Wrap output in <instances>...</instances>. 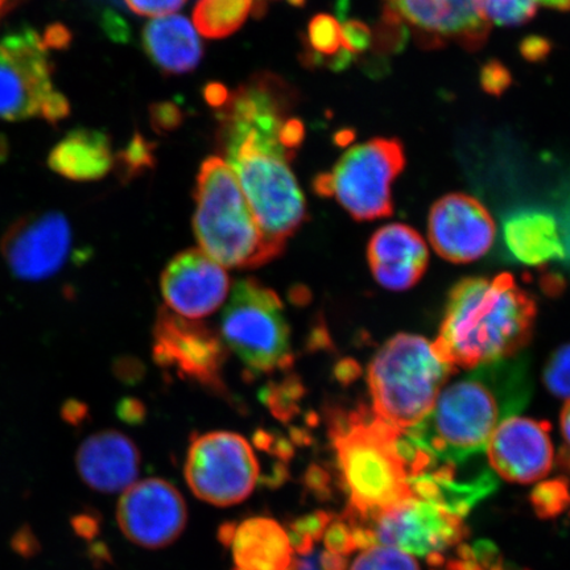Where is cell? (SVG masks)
Listing matches in <instances>:
<instances>
[{
    "mask_svg": "<svg viewBox=\"0 0 570 570\" xmlns=\"http://www.w3.org/2000/svg\"><path fill=\"white\" fill-rule=\"evenodd\" d=\"M259 462L238 433L217 431L191 439L185 479L194 494L218 508L244 502L259 480Z\"/></svg>",
    "mask_w": 570,
    "mask_h": 570,
    "instance_id": "11",
    "label": "cell"
},
{
    "mask_svg": "<svg viewBox=\"0 0 570 570\" xmlns=\"http://www.w3.org/2000/svg\"><path fill=\"white\" fill-rule=\"evenodd\" d=\"M71 248V229L59 212L27 214L0 240L6 265L20 281L41 282L59 273Z\"/></svg>",
    "mask_w": 570,
    "mask_h": 570,
    "instance_id": "15",
    "label": "cell"
},
{
    "mask_svg": "<svg viewBox=\"0 0 570 570\" xmlns=\"http://www.w3.org/2000/svg\"><path fill=\"white\" fill-rule=\"evenodd\" d=\"M118 412L119 416L128 423H137L145 415V410L140 407V404L137 401H130V399L119 405Z\"/></svg>",
    "mask_w": 570,
    "mask_h": 570,
    "instance_id": "43",
    "label": "cell"
},
{
    "mask_svg": "<svg viewBox=\"0 0 570 570\" xmlns=\"http://www.w3.org/2000/svg\"><path fill=\"white\" fill-rule=\"evenodd\" d=\"M128 9L140 17L160 18L173 16L187 0H125Z\"/></svg>",
    "mask_w": 570,
    "mask_h": 570,
    "instance_id": "37",
    "label": "cell"
},
{
    "mask_svg": "<svg viewBox=\"0 0 570 570\" xmlns=\"http://www.w3.org/2000/svg\"><path fill=\"white\" fill-rule=\"evenodd\" d=\"M160 289L169 311L185 318L202 320L226 303L230 277L203 249L188 248L164 268Z\"/></svg>",
    "mask_w": 570,
    "mask_h": 570,
    "instance_id": "17",
    "label": "cell"
},
{
    "mask_svg": "<svg viewBox=\"0 0 570 570\" xmlns=\"http://www.w3.org/2000/svg\"><path fill=\"white\" fill-rule=\"evenodd\" d=\"M154 360L183 381L223 394L227 348L219 333L199 320L176 315L161 306L154 331Z\"/></svg>",
    "mask_w": 570,
    "mask_h": 570,
    "instance_id": "12",
    "label": "cell"
},
{
    "mask_svg": "<svg viewBox=\"0 0 570 570\" xmlns=\"http://www.w3.org/2000/svg\"><path fill=\"white\" fill-rule=\"evenodd\" d=\"M354 132L352 130H342L336 135V142L338 146H347L353 141Z\"/></svg>",
    "mask_w": 570,
    "mask_h": 570,
    "instance_id": "50",
    "label": "cell"
},
{
    "mask_svg": "<svg viewBox=\"0 0 570 570\" xmlns=\"http://www.w3.org/2000/svg\"><path fill=\"white\" fill-rule=\"evenodd\" d=\"M544 383L558 397H570V344L556 351L544 368Z\"/></svg>",
    "mask_w": 570,
    "mask_h": 570,
    "instance_id": "33",
    "label": "cell"
},
{
    "mask_svg": "<svg viewBox=\"0 0 570 570\" xmlns=\"http://www.w3.org/2000/svg\"><path fill=\"white\" fill-rule=\"evenodd\" d=\"M561 431L564 434L568 445L570 446V399L561 412Z\"/></svg>",
    "mask_w": 570,
    "mask_h": 570,
    "instance_id": "49",
    "label": "cell"
},
{
    "mask_svg": "<svg viewBox=\"0 0 570 570\" xmlns=\"http://www.w3.org/2000/svg\"><path fill=\"white\" fill-rule=\"evenodd\" d=\"M568 459H569V465H570V458H568Z\"/></svg>",
    "mask_w": 570,
    "mask_h": 570,
    "instance_id": "53",
    "label": "cell"
},
{
    "mask_svg": "<svg viewBox=\"0 0 570 570\" xmlns=\"http://www.w3.org/2000/svg\"><path fill=\"white\" fill-rule=\"evenodd\" d=\"M531 502L540 517L559 515L570 503L568 483L562 480H554L539 484L532 491Z\"/></svg>",
    "mask_w": 570,
    "mask_h": 570,
    "instance_id": "32",
    "label": "cell"
},
{
    "mask_svg": "<svg viewBox=\"0 0 570 570\" xmlns=\"http://www.w3.org/2000/svg\"><path fill=\"white\" fill-rule=\"evenodd\" d=\"M77 472L92 490L117 493L132 487L139 474L140 453L130 438L107 430L91 434L78 448Z\"/></svg>",
    "mask_w": 570,
    "mask_h": 570,
    "instance_id": "20",
    "label": "cell"
},
{
    "mask_svg": "<svg viewBox=\"0 0 570 570\" xmlns=\"http://www.w3.org/2000/svg\"><path fill=\"white\" fill-rule=\"evenodd\" d=\"M493 217L479 199L451 194L434 203L428 217V235L436 253L448 262L469 263L487 254L495 239Z\"/></svg>",
    "mask_w": 570,
    "mask_h": 570,
    "instance_id": "18",
    "label": "cell"
},
{
    "mask_svg": "<svg viewBox=\"0 0 570 570\" xmlns=\"http://www.w3.org/2000/svg\"><path fill=\"white\" fill-rule=\"evenodd\" d=\"M24 2L26 0H0V21L10 16L12 11H16Z\"/></svg>",
    "mask_w": 570,
    "mask_h": 570,
    "instance_id": "48",
    "label": "cell"
},
{
    "mask_svg": "<svg viewBox=\"0 0 570 570\" xmlns=\"http://www.w3.org/2000/svg\"><path fill=\"white\" fill-rule=\"evenodd\" d=\"M306 36V47L321 56L336 55L342 46L341 24L336 18L327 13H318L311 20Z\"/></svg>",
    "mask_w": 570,
    "mask_h": 570,
    "instance_id": "30",
    "label": "cell"
},
{
    "mask_svg": "<svg viewBox=\"0 0 570 570\" xmlns=\"http://www.w3.org/2000/svg\"><path fill=\"white\" fill-rule=\"evenodd\" d=\"M538 4L552 11L570 12V0H538Z\"/></svg>",
    "mask_w": 570,
    "mask_h": 570,
    "instance_id": "47",
    "label": "cell"
},
{
    "mask_svg": "<svg viewBox=\"0 0 570 570\" xmlns=\"http://www.w3.org/2000/svg\"><path fill=\"white\" fill-rule=\"evenodd\" d=\"M256 0H198L194 26L206 39H224L245 24Z\"/></svg>",
    "mask_w": 570,
    "mask_h": 570,
    "instance_id": "26",
    "label": "cell"
},
{
    "mask_svg": "<svg viewBox=\"0 0 570 570\" xmlns=\"http://www.w3.org/2000/svg\"><path fill=\"white\" fill-rule=\"evenodd\" d=\"M219 336L253 374L282 372L294 363L284 304L274 289L252 277L235 284L220 317Z\"/></svg>",
    "mask_w": 570,
    "mask_h": 570,
    "instance_id": "6",
    "label": "cell"
},
{
    "mask_svg": "<svg viewBox=\"0 0 570 570\" xmlns=\"http://www.w3.org/2000/svg\"><path fill=\"white\" fill-rule=\"evenodd\" d=\"M348 524L365 530L372 547L396 548L431 560H440L441 553L465 537L461 517L419 498L384 510L366 522Z\"/></svg>",
    "mask_w": 570,
    "mask_h": 570,
    "instance_id": "13",
    "label": "cell"
},
{
    "mask_svg": "<svg viewBox=\"0 0 570 570\" xmlns=\"http://www.w3.org/2000/svg\"><path fill=\"white\" fill-rule=\"evenodd\" d=\"M530 394L522 361L490 363L441 390L423 422L404 434L434 466L460 465L487 451L497 428L522 411Z\"/></svg>",
    "mask_w": 570,
    "mask_h": 570,
    "instance_id": "1",
    "label": "cell"
},
{
    "mask_svg": "<svg viewBox=\"0 0 570 570\" xmlns=\"http://www.w3.org/2000/svg\"><path fill=\"white\" fill-rule=\"evenodd\" d=\"M384 9L394 11L424 48L455 42L473 52L491 31L487 0H384Z\"/></svg>",
    "mask_w": 570,
    "mask_h": 570,
    "instance_id": "14",
    "label": "cell"
},
{
    "mask_svg": "<svg viewBox=\"0 0 570 570\" xmlns=\"http://www.w3.org/2000/svg\"><path fill=\"white\" fill-rule=\"evenodd\" d=\"M552 48V42L544 38V36L530 35L520 41L519 52L525 61L539 63L550 57Z\"/></svg>",
    "mask_w": 570,
    "mask_h": 570,
    "instance_id": "39",
    "label": "cell"
},
{
    "mask_svg": "<svg viewBox=\"0 0 570 570\" xmlns=\"http://www.w3.org/2000/svg\"><path fill=\"white\" fill-rule=\"evenodd\" d=\"M341 39L342 47L348 53H365L373 46V31L361 20H346L341 26Z\"/></svg>",
    "mask_w": 570,
    "mask_h": 570,
    "instance_id": "35",
    "label": "cell"
},
{
    "mask_svg": "<svg viewBox=\"0 0 570 570\" xmlns=\"http://www.w3.org/2000/svg\"><path fill=\"white\" fill-rule=\"evenodd\" d=\"M12 548L13 551L24 556V558H30V556L39 551L38 540L33 538L32 531L28 529H21L16 537H13Z\"/></svg>",
    "mask_w": 570,
    "mask_h": 570,
    "instance_id": "40",
    "label": "cell"
},
{
    "mask_svg": "<svg viewBox=\"0 0 570 570\" xmlns=\"http://www.w3.org/2000/svg\"><path fill=\"white\" fill-rule=\"evenodd\" d=\"M204 97L206 102L219 110L220 107L226 105L227 99L230 97V92L227 91L224 85L209 83L204 90Z\"/></svg>",
    "mask_w": 570,
    "mask_h": 570,
    "instance_id": "42",
    "label": "cell"
},
{
    "mask_svg": "<svg viewBox=\"0 0 570 570\" xmlns=\"http://www.w3.org/2000/svg\"><path fill=\"white\" fill-rule=\"evenodd\" d=\"M351 570H420L410 554L391 547H372L358 556Z\"/></svg>",
    "mask_w": 570,
    "mask_h": 570,
    "instance_id": "31",
    "label": "cell"
},
{
    "mask_svg": "<svg viewBox=\"0 0 570 570\" xmlns=\"http://www.w3.org/2000/svg\"><path fill=\"white\" fill-rule=\"evenodd\" d=\"M233 556L237 570H291L292 543L275 520L248 519L230 530ZM225 539V540H226Z\"/></svg>",
    "mask_w": 570,
    "mask_h": 570,
    "instance_id": "24",
    "label": "cell"
},
{
    "mask_svg": "<svg viewBox=\"0 0 570 570\" xmlns=\"http://www.w3.org/2000/svg\"><path fill=\"white\" fill-rule=\"evenodd\" d=\"M503 235L510 253L524 265H546L567 256L558 219L550 212L525 208L511 213Z\"/></svg>",
    "mask_w": 570,
    "mask_h": 570,
    "instance_id": "23",
    "label": "cell"
},
{
    "mask_svg": "<svg viewBox=\"0 0 570 570\" xmlns=\"http://www.w3.org/2000/svg\"><path fill=\"white\" fill-rule=\"evenodd\" d=\"M405 168L399 139L375 138L342 155L331 174H320L313 189L321 197H336L355 220L390 217L394 212L392 184Z\"/></svg>",
    "mask_w": 570,
    "mask_h": 570,
    "instance_id": "8",
    "label": "cell"
},
{
    "mask_svg": "<svg viewBox=\"0 0 570 570\" xmlns=\"http://www.w3.org/2000/svg\"><path fill=\"white\" fill-rule=\"evenodd\" d=\"M265 2H267V0H258V2H256L255 13L262 12L263 9H265ZM287 2L292 6L301 7L305 3V0H287Z\"/></svg>",
    "mask_w": 570,
    "mask_h": 570,
    "instance_id": "51",
    "label": "cell"
},
{
    "mask_svg": "<svg viewBox=\"0 0 570 570\" xmlns=\"http://www.w3.org/2000/svg\"><path fill=\"white\" fill-rule=\"evenodd\" d=\"M410 28L394 11L384 9L380 23L373 32V48L376 55H396L404 51L410 40Z\"/></svg>",
    "mask_w": 570,
    "mask_h": 570,
    "instance_id": "28",
    "label": "cell"
},
{
    "mask_svg": "<svg viewBox=\"0 0 570 570\" xmlns=\"http://www.w3.org/2000/svg\"><path fill=\"white\" fill-rule=\"evenodd\" d=\"M301 570H317L315 560L312 558L305 559L302 562Z\"/></svg>",
    "mask_w": 570,
    "mask_h": 570,
    "instance_id": "52",
    "label": "cell"
},
{
    "mask_svg": "<svg viewBox=\"0 0 570 570\" xmlns=\"http://www.w3.org/2000/svg\"><path fill=\"white\" fill-rule=\"evenodd\" d=\"M70 114L66 96L55 88L53 63L45 39L33 30L0 40V118L10 122L41 118L56 125Z\"/></svg>",
    "mask_w": 570,
    "mask_h": 570,
    "instance_id": "9",
    "label": "cell"
},
{
    "mask_svg": "<svg viewBox=\"0 0 570 570\" xmlns=\"http://www.w3.org/2000/svg\"><path fill=\"white\" fill-rule=\"evenodd\" d=\"M155 151V142L142 137L140 132L135 134L125 149L114 158V167L120 180L124 183L135 180L148 169H153L156 163Z\"/></svg>",
    "mask_w": 570,
    "mask_h": 570,
    "instance_id": "27",
    "label": "cell"
},
{
    "mask_svg": "<svg viewBox=\"0 0 570 570\" xmlns=\"http://www.w3.org/2000/svg\"><path fill=\"white\" fill-rule=\"evenodd\" d=\"M321 566H323L324 570H345L347 562L344 556L325 552L321 556Z\"/></svg>",
    "mask_w": 570,
    "mask_h": 570,
    "instance_id": "46",
    "label": "cell"
},
{
    "mask_svg": "<svg viewBox=\"0 0 570 570\" xmlns=\"http://www.w3.org/2000/svg\"><path fill=\"white\" fill-rule=\"evenodd\" d=\"M42 39L48 48H66L69 46L71 35L66 27L56 24L49 28Z\"/></svg>",
    "mask_w": 570,
    "mask_h": 570,
    "instance_id": "41",
    "label": "cell"
},
{
    "mask_svg": "<svg viewBox=\"0 0 570 570\" xmlns=\"http://www.w3.org/2000/svg\"><path fill=\"white\" fill-rule=\"evenodd\" d=\"M538 9V0H487L488 19L499 27L530 23Z\"/></svg>",
    "mask_w": 570,
    "mask_h": 570,
    "instance_id": "29",
    "label": "cell"
},
{
    "mask_svg": "<svg viewBox=\"0 0 570 570\" xmlns=\"http://www.w3.org/2000/svg\"><path fill=\"white\" fill-rule=\"evenodd\" d=\"M327 552L346 556L356 550L351 525L344 522L333 524L326 531Z\"/></svg>",
    "mask_w": 570,
    "mask_h": 570,
    "instance_id": "38",
    "label": "cell"
},
{
    "mask_svg": "<svg viewBox=\"0 0 570 570\" xmlns=\"http://www.w3.org/2000/svg\"><path fill=\"white\" fill-rule=\"evenodd\" d=\"M295 105V89L281 77L255 75L233 91L217 112L219 148L246 141L291 163V156L282 148L279 137L283 126L292 118L291 111Z\"/></svg>",
    "mask_w": 570,
    "mask_h": 570,
    "instance_id": "10",
    "label": "cell"
},
{
    "mask_svg": "<svg viewBox=\"0 0 570 570\" xmlns=\"http://www.w3.org/2000/svg\"><path fill=\"white\" fill-rule=\"evenodd\" d=\"M330 433L348 494V523L366 522L415 498L412 482L430 469L431 460L403 431L362 407L336 413Z\"/></svg>",
    "mask_w": 570,
    "mask_h": 570,
    "instance_id": "2",
    "label": "cell"
},
{
    "mask_svg": "<svg viewBox=\"0 0 570 570\" xmlns=\"http://www.w3.org/2000/svg\"><path fill=\"white\" fill-rule=\"evenodd\" d=\"M537 306L514 277L460 282L446 304L434 351L455 368L514 358L529 344Z\"/></svg>",
    "mask_w": 570,
    "mask_h": 570,
    "instance_id": "3",
    "label": "cell"
},
{
    "mask_svg": "<svg viewBox=\"0 0 570 570\" xmlns=\"http://www.w3.org/2000/svg\"><path fill=\"white\" fill-rule=\"evenodd\" d=\"M194 232L199 249L223 267L258 268L284 249L268 240L223 158L206 159L197 177Z\"/></svg>",
    "mask_w": 570,
    "mask_h": 570,
    "instance_id": "4",
    "label": "cell"
},
{
    "mask_svg": "<svg viewBox=\"0 0 570 570\" xmlns=\"http://www.w3.org/2000/svg\"><path fill=\"white\" fill-rule=\"evenodd\" d=\"M367 258L377 283L392 291H404L422 279L428 265V248L412 227L391 224L370 239Z\"/></svg>",
    "mask_w": 570,
    "mask_h": 570,
    "instance_id": "21",
    "label": "cell"
},
{
    "mask_svg": "<svg viewBox=\"0 0 570 570\" xmlns=\"http://www.w3.org/2000/svg\"><path fill=\"white\" fill-rule=\"evenodd\" d=\"M73 527L75 531L82 538H91L97 533L96 520L87 515L75 518Z\"/></svg>",
    "mask_w": 570,
    "mask_h": 570,
    "instance_id": "45",
    "label": "cell"
},
{
    "mask_svg": "<svg viewBox=\"0 0 570 570\" xmlns=\"http://www.w3.org/2000/svg\"><path fill=\"white\" fill-rule=\"evenodd\" d=\"M141 45L148 59L168 76L189 73L198 67L204 55L195 26L181 16L148 21L141 33Z\"/></svg>",
    "mask_w": 570,
    "mask_h": 570,
    "instance_id": "22",
    "label": "cell"
},
{
    "mask_svg": "<svg viewBox=\"0 0 570 570\" xmlns=\"http://www.w3.org/2000/svg\"><path fill=\"white\" fill-rule=\"evenodd\" d=\"M87 415V407L80 402H69L62 410V416L70 424L81 423Z\"/></svg>",
    "mask_w": 570,
    "mask_h": 570,
    "instance_id": "44",
    "label": "cell"
},
{
    "mask_svg": "<svg viewBox=\"0 0 570 570\" xmlns=\"http://www.w3.org/2000/svg\"><path fill=\"white\" fill-rule=\"evenodd\" d=\"M184 114L174 102H159L149 107V124L158 134H169L183 125Z\"/></svg>",
    "mask_w": 570,
    "mask_h": 570,
    "instance_id": "36",
    "label": "cell"
},
{
    "mask_svg": "<svg viewBox=\"0 0 570 570\" xmlns=\"http://www.w3.org/2000/svg\"><path fill=\"white\" fill-rule=\"evenodd\" d=\"M480 85L487 95L501 97L512 85L511 71L499 60H489L480 70Z\"/></svg>",
    "mask_w": 570,
    "mask_h": 570,
    "instance_id": "34",
    "label": "cell"
},
{
    "mask_svg": "<svg viewBox=\"0 0 570 570\" xmlns=\"http://www.w3.org/2000/svg\"><path fill=\"white\" fill-rule=\"evenodd\" d=\"M455 372L425 338L399 334L368 366L373 412L396 430L410 431L428 416Z\"/></svg>",
    "mask_w": 570,
    "mask_h": 570,
    "instance_id": "5",
    "label": "cell"
},
{
    "mask_svg": "<svg viewBox=\"0 0 570 570\" xmlns=\"http://www.w3.org/2000/svg\"><path fill=\"white\" fill-rule=\"evenodd\" d=\"M220 153L237 176L263 234L284 249L308 217L303 190L289 163L245 141L225 147Z\"/></svg>",
    "mask_w": 570,
    "mask_h": 570,
    "instance_id": "7",
    "label": "cell"
},
{
    "mask_svg": "<svg viewBox=\"0 0 570 570\" xmlns=\"http://www.w3.org/2000/svg\"><path fill=\"white\" fill-rule=\"evenodd\" d=\"M550 424L512 416L497 428L488 445L491 466L504 480L531 483L550 473L553 445Z\"/></svg>",
    "mask_w": 570,
    "mask_h": 570,
    "instance_id": "19",
    "label": "cell"
},
{
    "mask_svg": "<svg viewBox=\"0 0 570 570\" xmlns=\"http://www.w3.org/2000/svg\"><path fill=\"white\" fill-rule=\"evenodd\" d=\"M187 504L167 481L149 479L125 490L117 519L128 540L142 548L167 547L180 537L187 524Z\"/></svg>",
    "mask_w": 570,
    "mask_h": 570,
    "instance_id": "16",
    "label": "cell"
},
{
    "mask_svg": "<svg viewBox=\"0 0 570 570\" xmlns=\"http://www.w3.org/2000/svg\"><path fill=\"white\" fill-rule=\"evenodd\" d=\"M48 167L71 181L101 180L114 168L110 138L102 131L78 128L52 148Z\"/></svg>",
    "mask_w": 570,
    "mask_h": 570,
    "instance_id": "25",
    "label": "cell"
}]
</instances>
